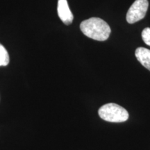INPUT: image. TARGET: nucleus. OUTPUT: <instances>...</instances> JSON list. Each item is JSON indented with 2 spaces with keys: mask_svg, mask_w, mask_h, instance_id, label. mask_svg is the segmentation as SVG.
I'll return each instance as SVG.
<instances>
[{
  "mask_svg": "<svg viewBox=\"0 0 150 150\" xmlns=\"http://www.w3.org/2000/svg\"><path fill=\"white\" fill-rule=\"evenodd\" d=\"M98 113L102 119L110 122H123L129 119L128 111L114 103L103 105L99 109Z\"/></svg>",
  "mask_w": 150,
  "mask_h": 150,
  "instance_id": "obj_2",
  "label": "nucleus"
},
{
  "mask_svg": "<svg viewBox=\"0 0 150 150\" xmlns=\"http://www.w3.org/2000/svg\"><path fill=\"white\" fill-rule=\"evenodd\" d=\"M135 55L138 61L150 71V50L144 47L137 48Z\"/></svg>",
  "mask_w": 150,
  "mask_h": 150,
  "instance_id": "obj_5",
  "label": "nucleus"
},
{
  "mask_svg": "<svg viewBox=\"0 0 150 150\" xmlns=\"http://www.w3.org/2000/svg\"><path fill=\"white\" fill-rule=\"evenodd\" d=\"M57 12L60 19L66 25L72 24L73 21V15L69 8L67 0H59L58 1Z\"/></svg>",
  "mask_w": 150,
  "mask_h": 150,
  "instance_id": "obj_4",
  "label": "nucleus"
},
{
  "mask_svg": "<svg viewBox=\"0 0 150 150\" xmlns=\"http://www.w3.org/2000/svg\"><path fill=\"white\" fill-rule=\"evenodd\" d=\"M142 40L146 45L150 46V28L147 27L142 31Z\"/></svg>",
  "mask_w": 150,
  "mask_h": 150,
  "instance_id": "obj_7",
  "label": "nucleus"
},
{
  "mask_svg": "<svg viewBox=\"0 0 150 150\" xmlns=\"http://www.w3.org/2000/svg\"><path fill=\"white\" fill-rule=\"evenodd\" d=\"M149 6L147 0H136L128 10L127 21L129 24H134L140 21L145 17Z\"/></svg>",
  "mask_w": 150,
  "mask_h": 150,
  "instance_id": "obj_3",
  "label": "nucleus"
},
{
  "mask_svg": "<svg viewBox=\"0 0 150 150\" xmlns=\"http://www.w3.org/2000/svg\"><path fill=\"white\" fill-rule=\"evenodd\" d=\"M81 31L90 38L98 41L106 40L111 33L109 25L99 18H91L80 24Z\"/></svg>",
  "mask_w": 150,
  "mask_h": 150,
  "instance_id": "obj_1",
  "label": "nucleus"
},
{
  "mask_svg": "<svg viewBox=\"0 0 150 150\" xmlns=\"http://www.w3.org/2000/svg\"><path fill=\"white\" fill-rule=\"evenodd\" d=\"M9 63V55L7 50L0 43V66H6Z\"/></svg>",
  "mask_w": 150,
  "mask_h": 150,
  "instance_id": "obj_6",
  "label": "nucleus"
}]
</instances>
